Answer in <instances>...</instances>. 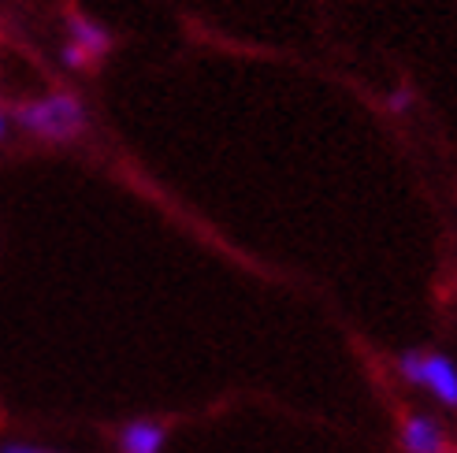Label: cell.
Here are the masks:
<instances>
[{"label": "cell", "mask_w": 457, "mask_h": 453, "mask_svg": "<svg viewBox=\"0 0 457 453\" xmlns=\"http://www.w3.org/2000/svg\"><path fill=\"white\" fill-rule=\"evenodd\" d=\"M15 119L45 142H71L86 130V104L75 94H49L41 101L19 104Z\"/></svg>", "instance_id": "obj_1"}, {"label": "cell", "mask_w": 457, "mask_h": 453, "mask_svg": "<svg viewBox=\"0 0 457 453\" xmlns=\"http://www.w3.org/2000/svg\"><path fill=\"white\" fill-rule=\"evenodd\" d=\"M398 375L413 387L428 391L436 401H443L446 409H457V365L446 353H431V350H405L398 353Z\"/></svg>", "instance_id": "obj_2"}, {"label": "cell", "mask_w": 457, "mask_h": 453, "mask_svg": "<svg viewBox=\"0 0 457 453\" xmlns=\"http://www.w3.org/2000/svg\"><path fill=\"white\" fill-rule=\"evenodd\" d=\"M402 449L405 453H446L443 424L428 413H409L402 420Z\"/></svg>", "instance_id": "obj_3"}, {"label": "cell", "mask_w": 457, "mask_h": 453, "mask_svg": "<svg viewBox=\"0 0 457 453\" xmlns=\"http://www.w3.org/2000/svg\"><path fill=\"white\" fill-rule=\"evenodd\" d=\"M168 442V427L160 420H130L120 427V449L123 453H160Z\"/></svg>", "instance_id": "obj_4"}, {"label": "cell", "mask_w": 457, "mask_h": 453, "mask_svg": "<svg viewBox=\"0 0 457 453\" xmlns=\"http://www.w3.org/2000/svg\"><path fill=\"white\" fill-rule=\"evenodd\" d=\"M67 27H71V45H79V49L89 56V60H97L112 49V34L104 27H97L94 19H86V15H71L67 19Z\"/></svg>", "instance_id": "obj_5"}, {"label": "cell", "mask_w": 457, "mask_h": 453, "mask_svg": "<svg viewBox=\"0 0 457 453\" xmlns=\"http://www.w3.org/2000/svg\"><path fill=\"white\" fill-rule=\"evenodd\" d=\"M63 63H67V67H75V71H79V67L94 63V60H89V56L79 49V45H67V49H63Z\"/></svg>", "instance_id": "obj_6"}, {"label": "cell", "mask_w": 457, "mask_h": 453, "mask_svg": "<svg viewBox=\"0 0 457 453\" xmlns=\"http://www.w3.org/2000/svg\"><path fill=\"white\" fill-rule=\"evenodd\" d=\"M0 453H53V449H41V446H27V442H4Z\"/></svg>", "instance_id": "obj_7"}, {"label": "cell", "mask_w": 457, "mask_h": 453, "mask_svg": "<svg viewBox=\"0 0 457 453\" xmlns=\"http://www.w3.org/2000/svg\"><path fill=\"white\" fill-rule=\"evenodd\" d=\"M4 130H8V116H4V111H0V138H4Z\"/></svg>", "instance_id": "obj_8"}, {"label": "cell", "mask_w": 457, "mask_h": 453, "mask_svg": "<svg viewBox=\"0 0 457 453\" xmlns=\"http://www.w3.org/2000/svg\"><path fill=\"white\" fill-rule=\"evenodd\" d=\"M446 453H450V449H446Z\"/></svg>", "instance_id": "obj_9"}]
</instances>
